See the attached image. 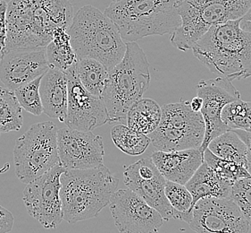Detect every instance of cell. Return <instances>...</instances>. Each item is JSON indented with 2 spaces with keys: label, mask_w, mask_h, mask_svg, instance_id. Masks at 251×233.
I'll list each match as a JSON object with an SVG mask.
<instances>
[{
  "label": "cell",
  "mask_w": 251,
  "mask_h": 233,
  "mask_svg": "<svg viewBox=\"0 0 251 233\" xmlns=\"http://www.w3.org/2000/svg\"><path fill=\"white\" fill-rule=\"evenodd\" d=\"M60 182L63 220L76 223L95 218L109 204L119 179L102 164L88 170H66Z\"/></svg>",
  "instance_id": "cell-2"
},
{
  "label": "cell",
  "mask_w": 251,
  "mask_h": 233,
  "mask_svg": "<svg viewBox=\"0 0 251 233\" xmlns=\"http://www.w3.org/2000/svg\"><path fill=\"white\" fill-rule=\"evenodd\" d=\"M240 26L242 30L251 34V6L245 15L241 17L240 20Z\"/></svg>",
  "instance_id": "cell-35"
},
{
  "label": "cell",
  "mask_w": 251,
  "mask_h": 233,
  "mask_svg": "<svg viewBox=\"0 0 251 233\" xmlns=\"http://www.w3.org/2000/svg\"><path fill=\"white\" fill-rule=\"evenodd\" d=\"M0 1H1V0H0ZM2 56H3V54H2V52H1V51H0V59H1V58H2Z\"/></svg>",
  "instance_id": "cell-38"
},
{
  "label": "cell",
  "mask_w": 251,
  "mask_h": 233,
  "mask_svg": "<svg viewBox=\"0 0 251 233\" xmlns=\"http://www.w3.org/2000/svg\"><path fill=\"white\" fill-rule=\"evenodd\" d=\"M40 94L46 115L65 122L68 102V78L66 72L50 67L41 77Z\"/></svg>",
  "instance_id": "cell-19"
},
{
  "label": "cell",
  "mask_w": 251,
  "mask_h": 233,
  "mask_svg": "<svg viewBox=\"0 0 251 233\" xmlns=\"http://www.w3.org/2000/svg\"><path fill=\"white\" fill-rule=\"evenodd\" d=\"M230 198L240 208L243 216L251 226V177L234 181Z\"/></svg>",
  "instance_id": "cell-31"
},
{
  "label": "cell",
  "mask_w": 251,
  "mask_h": 233,
  "mask_svg": "<svg viewBox=\"0 0 251 233\" xmlns=\"http://www.w3.org/2000/svg\"><path fill=\"white\" fill-rule=\"evenodd\" d=\"M24 116L15 92L0 87V133L19 131Z\"/></svg>",
  "instance_id": "cell-26"
},
{
  "label": "cell",
  "mask_w": 251,
  "mask_h": 233,
  "mask_svg": "<svg viewBox=\"0 0 251 233\" xmlns=\"http://www.w3.org/2000/svg\"><path fill=\"white\" fill-rule=\"evenodd\" d=\"M5 51L46 49L57 27L45 0H11L7 4Z\"/></svg>",
  "instance_id": "cell-7"
},
{
  "label": "cell",
  "mask_w": 251,
  "mask_h": 233,
  "mask_svg": "<svg viewBox=\"0 0 251 233\" xmlns=\"http://www.w3.org/2000/svg\"><path fill=\"white\" fill-rule=\"evenodd\" d=\"M75 66L66 72L68 78V102L64 123L73 129L92 131L108 123L107 112L102 99L92 95L80 84Z\"/></svg>",
  "instance_id": "cell-15"
},
{
  "label": "cell",
  "mask_w": 251,
  "mask_h": 233,
  "mask_svg": "<svg viewBox=\"0 0 251 233\" xmlns=\"http://www.w3.org/2000/svg\"><path fill=\"white\" fill-rule=\"evenodd\" d=\"M207 149L217 157L237 162L247 169V146L234 130L229 129L209 143Z\"/></svg>",
  "instance_id": "cell-24"
},
{
  "label": "cell",
  "mask_w": 251,
  "mask_h": 233,
  "mask_svg": "<svg viewBox=\"0 0 251 233\" xmlns=\"http://www.w3.org/2000/svg\"><path fill=\"white\" fill-rule=\"evenodd\" d=\"M116 1H119V0H112V2H116Z\"/></svg>",
  "instance_id": "cell-39"
},
{
  "label": "cell",
  "mask_w": 251,
  "mask_h": 233,
  "mask_svg": "<svg viewBox=\"0 0 251 233\" xmlns=\"http://www.w3.org/2000/svg\"><path fill=\"white\" fill-rule=\"evenodd\" d=\"M45 49H17L5 51L0 59V81L15 91L49 70Z\"/></svg>",
  "instance_id": "cell-17"
},
{
  "label": "cell",
  "mask_w": 251,
  "mask_h": 233,
  "mask_svg": "<svg viewBox=\"0 0 251 233\" xmlns=\"http://www.w3.org/2000/svg\"><path fill=\"white\" fill-rule=\"evenodd\" d=\"M111 137L118 149L131 156L142 154L151 143V138L147 135L135 131L125 125H117L113 127Z\"/></svg>",
  "instance_id": "cell-25"
},
{
  "label": "cell",
  "mask_w": 251,
  "mask_h": 233,
  "mask_svg": "<svg viewBox=\"0 0 251 233\" xmlns=\"http://www.w3.org/2000/svg\"><path fill=\"white\" fill-rule=\"evenodd\" d=\"M221 117L229 129L251 132V102L239 99L228 103L222 111Z\"/></svg>",
  "instance_id": "cell-27"
},
{
  "label": "cell",
  "mask_w": 251,
  "mask_h": 233,
  "mask_svg": "<svg viewBox=\"0 0 251 233\" xmlns=\"http://www.w3.org/2000/svg\"><path fill=\"white\" fill-rule=\"evenodd\" d=\"M7 169H8V166H7V167L5 168H3V169H2V170H0V173H3V172H5V171H6V170H7Z\"/></svg>",
  "instance_id": "cell-37"
},
{
  "label": "cell",
  "mask_w": 251,
  "mask_h": 233,
  "mask_svg": "<svg viewBox=\"0 0 251 233\" xmlns=\"http://www.w3.org/2000/svg\"><path fill=\"white\" fill-rule=\"evenodd\" d=\"M190 105H191V110L193 112H201V108L203 105V101L201 97L197 96L191 100V102H190Z\"/></svg>",
  "instance_id": "cell-36"
},
{
  "label": "cell",
  "mask_w": 251,
  "mask_h": 233,
  "mask_svg": "<svg viewBox=\"0 0 251 233\" xmlns=\"http://www.w3.org/2000/svg\"><path fill=\"white\" fill-rule=\"evenodd\" d=\"M124 181L127 188L160 213L165 222L174 217V208L165 194L166 179L151 158H143L126 168Z\"/></svg>",
  "instance_id": "cell-16"
},
{
  "label": "cell",
  "mask_w": 251,
  "mask_h": 233,
  "mask_svg": "<svg viewBox=\"0 0 251 233\" xmlns=\"http://www.w3.org/2000/svg\"><path fill=\"white\" fill-rule=\"evenodd\" d=\"M46 56L50 68L67 72L78 61L71 44L70 35L65 28H56L53 31L52 40L46 47Z\"/></svg>",
  "instance_id": "cell-21"
},
{
  "label": "cell",
  "mask_w": 251,
  "mask_h": 233,
  "mask_svg": "<svg viewBox=\"0 0 251 233\" xmlns=\"http://www.w3.org/2000/svg\"><path fill=\"white\" fill-rule=\"evenodd\" d=\"M233 183L224 179L216 174L206 162H202L196 173L184 185L192 196L191 211L197 202L202 198H230Z\"/></svg>",
  "instance_id": "cell-20"
},
{
  "label": "cell",
  "mask_w": 251,
  "mask_h": 233,
  "mask_svg": "<svg viewBox=\"0 0 251 233\" xmlns=\"http://www.w3.org/2000/svg\"><path fill=\"white\" fill-rule=\"evenodd\" d=\"M76 74L87 91L92 95L102 99L109 70L100 61L84 58L78 59Z\"/></svg>",
  "instance_id": "cell-23"
},
{
  "label": "cell",
  "mask_w": 251,
  "mask_h": 233,
  "mask_svg": "<svg viewBox=\"0 0 251 233\" xmlns=\"http://www.w3.org/2000/svg\"><path fill=\"white\" fill-rule=\"evenodd\" d=\"M6 14H7V3L5 0L0 1V51L2 54L5 53V40H6Z\"/></svg>",
  "instance_id": "cell-32"
},
{
  "label": "cell",
  "mask_w": 251,
  "mask_h": 233,
  "mask_svg": "<svg viewBox=\"0 0 251 233\" xmlns=\"http://www.w3.org/2000/svg\"><path fill=\"white\" fill-rule=\"evenodd\" d=\"M109 207L119 233H158L164 219L131 189L116 190Z\"/></svg>",
  "instance_id": "cell-12"
},
{
  "label": "cell",
  "mask_w": 251,
  "mask_h": 233,
  "mask_svg": "<svg viewBox=\"0 0 251 233\" xmlns=\"http://www.w3.org/2000/svg\"><path fill=\"white\" fill-rule=\"evenodd\" d=\"M181 0H119L106 7L105 15L126 42L152 35L172 34L181 26Z\"/></svg>",
  "instance_id": "cell-3"
},
{
  "label": "cell",
  "mask_w": 251,
  "mask_h": 233,
  "mask_svg": "<svg viewBox=\"0 0 251 233\" xmlns=\"http://www.w3.org/2000/svg\"><path fill=\"white\" fill-rule=\"evenodd\" d=\"M165 194L174 210L181 213L186 212L192 218V196L184 185L166 180Z\"/></svg>",
  "instance_id": "cell-30"
},
{
  "label": "cell",
  "mask_w": 251,
  "mask_h": 233,
  "mask_svg": "<svg viewBox=\"0 0 251 233\" xmlns=\"http://www.w3.org/2000/svg\"><path fill=\"white\" fill-rule=\"evenodd\" d=\"M42 76L17 88L14 91L21 108L34 116L43 113L40 94V85Z\"/></svg>",
  "instance_id": "cell-29"
},
{
  "label": "cell",
  "mask_w": 251,
  "mask_h": 233,
  "mask_svg": "<svg viewBox=\"0 0 251 233\" xmlns=\"http://www.w3.org/2000/svg\"><path fill=\"white\" fill-rule=\"evenodd\" d=\"M14 222V215L7 209L0 205V233H10Z\"/></svg>",
  "instance_id": "cell-33"
},
{
  "label": "cell",
  "mask_w": 251,
  "mask_h": 233,
  "mask_svg": "<svg viewBox=\"0 0 251 233\" xmlns=\"http://www.w3.org/2000/svg\"><path fill=\"white\" fill-rule=\"evenodd\" d=\"M151 158L166 180L181 185H185L204 162L200 149L156 151Z\"/></svg>",
  "instance_id": "cell-18"
},
{
  "label": "cell",
  "mask_w": 251,
  "mask_h": 233,
  "mask_svg": "<svg viewBox=\"0 0 251 233\" xmlns=\"http://www.w3.org/2000/svg\"><path fill=\"white\" fill-rule=\"evenodd\" d=\"M57 127L51 121L32 125L16 139L14 147L15 174L25 184L60 164Z\"/></svg>",
  "instance_id": "cell-8"
},
{
  "label": "cell",
  "mask_w": 251,
  "mask_h": 233,
  "mask_svg": "<svg viewBox=\"0 0 251 233\" xmlns=\"http://www.w3.org/2000/svg\"><path fill=\"white\" fill-rule=\"evenodd\" d=\"M161 108L152 99H141L127 113L128 127L144 135L155 131L161 120Z\"/></svg>",
  "instance_id": "cell-22"
},
{
  "label": "cell",
  "mask_w": 251,
  "mask_h": 233,
  "mask_svg": "<svg viewBox=\"0 0 251 233\" xmlns=\"http://www.w3.org/2000/svg\"><path fill=\"white\" fill-rule=\"evenodd\" d=\"M197 92L203 101L201 113L205 123V137L200 151L204 153L214 138L229 130L222 120V111L228 103L241 99V93L231 81L220 76L201 80L197 86Z\"/></svg>",
  "instance_id": "cell-13"
},
{
  "label": "cell",
  "mask_w": 251,
  "mask_h": 233,
  "mask_svg": "<svg viewBox=\"0 0 251 233\" xmlns=\"http://www.w3.org/2000/svg\"><path fill=\"white\" fill-rule=\"evenodd\" d=\"M251 6V0H181V24L171 34L172 45L191 50L212 26L241 19Z\"/></svg>",
  "instance_id": "cell-6"
},
{
  "label": "cell",
  "mask_w": 251,
  "mask_h": 233,
  "mask_svg": "<svg viewBox=\"0 0 251 233\" xmlns=\"http://www.w3.org/2000/svg\"><path fill=\"white\" fill-rule=\"evenodd\" d=\"M67 32L78 59L93 58L110 70L126 54V42L116 26L93 5H84L77 11Z\"/></svg>",
  "instance_id": "cell-4"
},
{
  "label": "cell",
  "mask_w": 251,
  "mask_h": 233,
  "mask_svg": "<svg viewBox=\"0 0 251 233\" xmlns=\"http://www.w3.org/2000/svg\"><path fill=\"white\" fill-rule=\"evenodd\" d=\"M197 233H249L250 224L231 198H204L188 223Z\"/></svg>",
  "instance_id": "cell-11"
},
{
  "label": "cell",
  "mask_w": 251,
  "mask_h": 233,
  "mask_svg": "<svg viewBox=\"0 0 251 233\" xmlns=\"http://www.w3.org/2000/svg\"><path fill=\"white\" fill-rule=\"evenodd\" d=\"M150 84V63L145 52L138 43L127 42L123 59L108 72L102 95L108 123L126 120L129 110L142 99Z\"/></svg>",
  "instance_id": "cell-5"
},
{
  "label": "cell",
  "mask_w": 251,
  "mask_h": 233,
  "mask_svg": "<svg viewBox=\"0 0 251 233\" xmlns=\"http://www.w3.org/2000/svg\"><path fill=\"white\" fill-rule=\"evenodd\" d=\"M66 169L60 164L28 183L23 200L30 217L43 228L55 229L63 221L60 177Z\"/></svg>",
  "instance_id": "cell-10"
},
{
  "label": "cell",
  "mask_w": 251,
  "mask_h": 233,
  "mask_svg": "<svg viewBox=\"0 0 251 233\" xmlns=\"http://www.w3.org/2000/svg\"><path fill=\"white\" fill-rule=\"evenodd\" d=\"M61 165L66 170H88L103 164L104 144L100 136L70 127L57 130Z\"/></svg>",
  "instance_id": "cell-14"
},
{
  "label": "cell",
  "mask_w": 251,
  "mask_h": 233,
  "mask_svg": "<svg viewBox=\"0 0 251 233\" xmlns=\"http://www.w3.org/2000/svg\"><path fill=\"white\" fill-rule=\"evenodd\" d=\"M240 20L212 26L191 49L210 72L231 82L251 76V34Z\"/></svg>",
  "instance_id": "cell-1"
},
{
  "label": "cell",
  "mask_w": 251,
  "mask_h": 233,
  "mask_svg": "<svg viewBox=\"0 0 251 233\" xmlns=\"http://www.w3.org/2000/svg\"><path fill=\"white\" fill-rule=\"evenodd\" d=\"M203 160L212 170H214L216 174L226 180L234 182L241 178L251 177V174L244 166L237 162L217 157L207 148L203 153Z\"/></svg>",
  "instance_id": "cell-28"
},
{
  "label": "cell",
  "mask_w": 251,
  "mask_h": 233,
  "mask_svg": "<svg viewBox=\"0 0 251 233\" xmlns=\"http://www.w3.org/2000/svg\"><path fill=\"white\" fill-rule=\"evenodd\" d=\"M237 135L244 142L247 146V170L251 175V132L234 129Z\"/></svg>",
  "instance_id": "cell-34"
},
{
  "label": "cell",
  "mask_w": 251,
  "mask_h": 233,
  "mask_svg": "<svg viewBox=\"0 0 251 233\" xmlns=\"http://www.w3.org/2000/svg\"><path fill=\"white\" fill-rule=\"evenodd\" d=\"M158 127L148 137L157 151L171 152L200 149L205 137L201 112H193L189 101L166 104L161 108Z\"/></svg>",
  "instance_id": "cell-9"
}]
</instances>
